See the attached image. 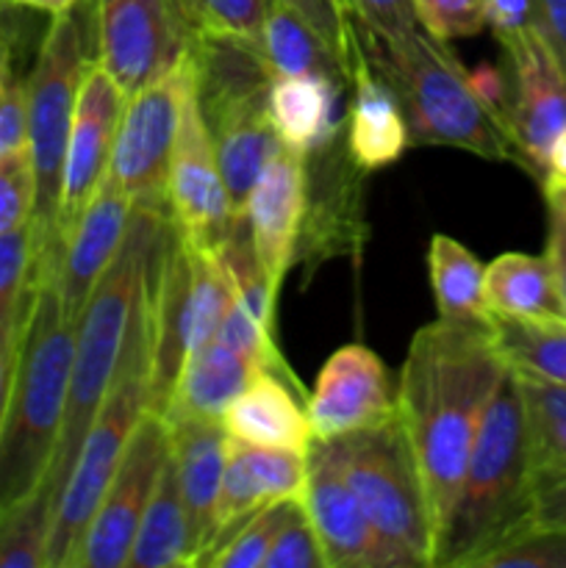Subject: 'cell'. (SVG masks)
Listing matches in <instances>:
<instances>
[{"label": "cell", "mask_w": 566, "mask_h": 568, "mask_svg": "<svg viewBox=\"0 0 566 568\" xmlns=\"http://www.w3.org/2000/svg\"><path fill=\"white\" fill-rule=\"evenodd\" d=\"M505 369L486 322L438 320L411 338L397 383V419L425 491L433 549L453 514L483 410Z\"/></svg>", "instance_id": "cell-1"}, {"label": "cell", "mask_w": 566, "mask_h": 568, "mask_svg": "<svg viewBox=\"0 0 566 568\" xmlns=\"http://www.w3.org/2000/svg\"><path fill=\"white\" fill-rule=\"evenodd\" d=\"M166 216H170L166 209L137 205L125 244L111 261L105 275L100 277L81 320H78L64 422H61L53 466L44 477V486L55 499L75 464L78 449H81L94 416L100 414L105 397L125 366L128 349L137 336L144 308H148L150 275H153Z\"/></svg>", "instance_id": "cell-2"}, {"label": "cell", "mask_w": 566, "mask_h": 568, "mask_svg": "<svg viewBox=\"0 0 566 568\" xmlns=\"http://www.w3.org/2000/svg\"><path fill=\"white\" fill-rule=\"evenodd\" d=\"M75 327L61 311L53 270H33L0 430V510L37 491L53 466L70 388Z\"/></svg>", "instance_id": "cell-3"}, {"label": "cell", "mask_w": 566, "mask_h": 568, "mask_svg": "<svg viewBox=\"0 0 566 568\" xmlns=\"http://www.w3.org/2000/svg\"><path fill=\"white\" fill-rule=\"evenodd\" d=\"M355 33L364 59L397 94L411 142L522 166L508 120L477 94L472 75L444 39L422 26L381 37L355 22Z\"/></svg>", "instance_id": "cell-4"}, {"label": "cell", "mask_w": 566, "mask_h": 568, "mask_svg": "<svg viewBox=\"0 0 566 568\" xmlns=\"http://www.w3.org/2000/svg\"><path fill=\"white\" fill-rule=\"evenodd\" d=\"M530 491L525 403L519 381L505 369L483 410L458 499L433 549V568H472L481 555L530 525Z\"/></svg>", "instance_id": "cell-5"}, {"label": "cell", "mask_w": 566, "mask_h": 568, "mask_svg": "<svg viewBox=\"0 0 566 568\" xmlns=\"http://www.w3.org/2000/svg\"><path fill=\"white\" fill-rule=\"evenodd\" d=\"M94 59V0H81L61 14H50L28 72V153L37 178L33 247L37 270H59L61 170L81 78Z\"/></svg>", "instance_id": "cell-6"}, {"label": "cell", "mask_w": 566, "mask_h": 568, "mask_svg": "<svg viewBox=\"0 0 566 568\" xmlns=\"http://www.w3.org/2000/svg\"><path fill=\"white\" fill-rule=\"evenodd\" d=\"M394 568H433V525L400 419L325 442Z\"/></svg>", "instance_id": "cell-7"}, {"label": "cell", "mask_w": 566, "mask_h": 568, "mask_svg": "<svg viewBox=\"0 0 566 568\" xmlns=\"http://www.w3.org/2000/svg\"><path fill=\"white\" fill-rule=\"evenodd\" d=\"M148 375H150V322L144 308L137 327L125 366L117 377L114 388L105 397L103 408L94 416L78 458L61 486L50 527L48 568H67L72 549L81 541L83 530L92 521L105 488L111 486L128 447L133 427L148 414Z\"/></svg>", "instance_id": "cell-8"}, {"label": "cell", "mask_w": 566, "mask_h": 568, "mask_svg": "<svg viewBox=\"0 0 566 568\" xmlns=\"http://www.w3.org/2000/svg\"><path fill=\"white\" fill-rule=\"evenodd\" d=\"M194 31L175 0H94V61L128 94L189 59Z\"/></svg>", "instance_id": "cell-9"}, {"label": "cell", "mask_w": 566, "mask_h": 568, "mask_svg": "<svg viewBox=\"0 0 566 568\" xmlns=\"http://www.w3.org/2000/svg\"><path fill=\"white\" fill-rule=\"evenodd\" d=\"M189 78L192 59L161 81L128 94L122 105L105 181L137 205L166 209V178Z\"/></svg>", "instance_id": "cell-10"}, {"label": "cell", "mask_w": 566, "mask_h": 568, "mask_svg": "<svg viewBox=\"0 0 566 568\" xmlns=\"http://www.w3.org/2000/svg\"><path fill=\"white\" fill-rule=\"evenodd\" d=\"M170 455V427L144 414L133 427L117 475L105 488L92 521L72 549L67 568H125L142 516L148 510L161 466Z\"/></svg>", "instance_id": "cell-11"}, {"label": "cell", "mask_w": 566, "mask_h": 568, "mask_svg": "<svg viewBox=\"0 0 566 568\" xmlns=\"http://www.w3.org/2000/svg\"><path fill=\"white\" fill-rule=\"evenodd\" d=\"M166 214L175 231L200 247H222V242L244 222L233 211L231 194L222 181L214 142L194 92V75L189 78L183 94L181 128L172 148Z\"/></svg>", "instance_id": "cell-12"}, {"label": "cell", "mask_w": 566, "mask_h": 568, "mask_svg": "<svg viewBox=\"0 0 566 568\" xmlns=\"http://www.w3.org/2000/svg\"><path fill=\"white\" fill-rule=\"evenodd\" d=\"M499 44L511 64V139L522 170L542 183L549 148L566 125V72L536 26L499 39Z\"/></svg>", "instance_id": "cell-13"}, {"label": "cell", "mask_w": 566, "mask_h": 568, "mask_svg": "<svg viewBox=\"0 0 566 568\" xmlns=\"http://www.w3.org/2000/svg\"><path fill=\"white\" fill-rule=\"evenodd\" d=\"M125 92L117 87L114 78L89 61L81 78L75 98V114H72L70 139H67L64 170H61V194H59V222H55V242L64 244L67 233L75 225L78 216L94 197L98 186L103 183L105 170L114 148L117 122H120Z\"/></svg>", "instance_id": "cell-14"}, {"label": "cell", "mask_w": 566, "mask_h": 568, "mask_svg": "<svg viewBox=\"0 0 566 568\" xmlns=\"http://www.w3.org/2000/svg\"><path fill=\"white\" fill-rule=\"evenodd\" d=\"M305 416L316 442H336L386 425L397 416V392H392L383 361L364 344L336 349L305 399Z\"/></svg>", "instance_id": "cell-15"}, {"label": "cell", "mask_w": 566, "mask_h": 568, "mask_svg": "<svg viewBox=\"0 0 566 568\" xmlns=\"http://www.w3.org/2000/svg\"><path fill=\"white\" fill-rule=\"evenodd\" d=\"M338 136L305 155V220L294 261L355 253L364 239L361 175H366Z\"/></svg>", "instance_id": "cell-16"}, {"label": "cell", "mask_w": 566, "mask_h": 568, "mask_svg": "<svg viewBox=\"0 0 566 568\" xmlns=\"http://www.w3.org/2000/svg\"><path fill=\"white\" fill-rule=\"evenodd\" d=\"M320 538L327 568H394L392 555L366 519L325 442H311L305 488L300 494Z\"/></svg>", "instance_id": "cell-17"}, {"label": "cell", "mask_w": 566, "mask_h": 568, "mask_svg": "<svg viewBox=\"0 0 566 568\" xmlns=\"http://www.w3.org/2000/svg\"><path fill=\"white\" fill-rule=\"evenodd\" d=\"M133 211L137 203L103 178L94 197L67 233L55 270V288H59L61 311L72 325H78L94 286L125 244Z\"/></svg>", "instance_id": "cell-18"}, {"label": "cell", "mask_w": 566, "mask_h": 568, "mask_svg": "<svg viewBox=\"0 0 566 568\" xmlns=\"http://www.w3.org/2000/svg\"><path fill=\"white\" fill-rule=\"evenodd\" d=\"M305 471H309V453L253 447L228 436L225 471H222V488L214 510V541L198 566H203V560L250 516L261 514L270 505L300 499L305 488Z\"/></svg>", "instance_id": "cell-19"}, {"label": "cell", "mask_w": 566, "mask_h": 568, "mask_svg": "<svg viewBox=\"0 0 566 568\" xmlns=\"http://www.w3.org/2000/svg\"><path fill=\"white\" fill-rule=\"evenodd\" d=\"M305 220V155L297 150H277L255 181L244 205V225L253 242L255 258L275 292L294 264L300 231Z\"/></svg>", "instance_id": "cell-20"}, {"label": "cell", "mask_w": 566, "mask_h": 568, "mask_svg": "<svg viewBox=\"0 0 566 568\" xmlns=\"http://www.w3.org/2000/svg\"><path fill=\"white\" fill-rule=\"evenodd\" d=\"M203 120L214 142L216 164L231 194L233 211L244 220V205L255 181L272 155L281 150V139L270 120V94L233 100L220 109L205 111Z\"/></svg>", "instance_id": "cell-21"}, {"label": "cell", "mask_w": 566, "mask_h": 568, "mask_svg": "<svg viewBox=\"0 0 566 568\" xmlns=\"http://www.w3.org/2000/svg\"><path fill=\"white\" fill-rule=\"evenodd\" d=\"M166 427L192 536V566H198L214 541V510L225 471L228 433L222 422H175Z\"/></svg>", "instance_id": "cell-22"}, {"label": "cell", "mask_w": 566, "mask_h": 568, "mask_svg": "<svg viewBox=\"0 0 566 568\" xmlns=\"http://www.w3.org/2000/svg\"><path fill=\"white\" fill-rule=\"evenodd\" d=\"M350 89H353V98H350L347 122H344L347 125L344 144H347L350 159L364 172L386 170L405 153L411 142L403 105L394 89L372 70L364 53L353 67Z\"/></svg>", "instance_id": "cell-23"}, {"label": "cell", "mask_w": 566, "mask_h": 568, "mask_svg": "<svg viewBox=\"0 0 566 568\" xmlns=\"http://www.w3.org/2000/svg\"><path fill=\"white\" fill-rule=\"evenodd\" d=\"M297 388L283 383L275 372H259L222 414V427L231 438L253 447L309 453L311 425L303 405L294 399Z\"/></svg>", "instance_id": "cell-24"}, {"label": "cell", "mask_w": 566, "mask_h": 568, "mask_svg": "<svg viewBox=\"0 0 566 568\" xmlns=\"http://www.w3.org/2000/svg\"><path fill=\"white\" fill-rule=\"evenodd\" d=\"M259 366L228 344L211 338L192 353L178 375L172 397L161 419L175 422H222L228 405L259 375Z\"/></svg>", "instance_id": "cell-25"}, {"label": "cell", "mask_w": 566, "mask_h": 568, "mask_svg": "<svg viewBox=\"0 0 566 568\" xmlns=\"http://www.w3.org/2000/svg\"><path fill=\"white\" fill-rule=\"evenodd\" d=\"M338 87L331 75L277 78L270 87V120L283 148L309 155L338 136Z\"/></svg>", "instance_id": "cell-26"}, {"label": "cell", "mask_w": 566, "mask_h": 568, "mask_svg": "<svg viewBox=\"0 0 566 568\" xmlns=\"http://www.w3.org/2000/svg\"><path fill=\"white\" fill-rule=\"evenodd\" d=\"M483 297L488 314L514 320H564L553 270L544 255L503 253L483 270Z\"/></svg>", "instance_id": "cell-27"}, {"label": "cell", "mask_w": 566, "mask_h": 568, "mask_svg": "<svg viewBox=\"0 0 566 568\" xmlns=\"http://www.w3.org/2000/svg\"><path fill=\"white\" fill-rule=\"evenodd\" d=\"M192 536L172 453L161 466L148 510L142 516L125 568H175L192 566Z\"/></svg>", "instance_id": "cell-28"}, {"label": "cell", "mask_w": 566, "mask_h": 568, "mask_svg": "<svg viewBox=\"0 0 566 568\" xmlns=\"http://www.w3.org/2000/svg\"><path fill=\"white\" fill-rule=\"evenodd\" d=\"M488 336L499 361L527 381L566 386V320H514L488 314Z\"/></svg>", "instance_id": "cell-29"}, {"label": "cell", "mask_w": 566, "mask_h": 568, "mask_svg": "<svg viewBox=\"0 0 566 568\" xmlns=\"http://www.w3.org/2000/svg\"><path fill=\"white\" fill-rule=\"evenodd\" d=\"M259 53L272 81L294 75H331L347 87L342 67L320 33L281 0H272L259 37Z\"/></svg>", "instance_id": "cell-30"}, {"label": "cell", "mask_w": 566, "mask_h": 568, "mask_svg": "<svg viewBox=\"0 0 566 568\" xmlns=\"http://www.w3.org/2000/svg\"><path fill=\"white\" fill-rule=\"evenodd\" d=\"M427 272H431L438 320L486 322L488 308L486 297H483V266L475 253H469L453 236L436 233L427 247Z\"/></svg>", "instance_id": "cell-31"}, {"label": "cell", "mask_w": 566, "mask_h": 568, "mask_svg": "<svg viewBox=\"0 0 566 568\" xmlns=\"http://www.w3.org/2000/svg\"><path fill=\"white\" fill-rule=\"evenodd\" d=\"M55 497L39 486L0 510V568H48Z\"/></svg>", "instance_id": "cell-32"}, {"label": "cell", "mask_w": 566, "mask_h": 568, "mask_svg": "<svg viewBox=\"0 0 566 568\" xmlns=\"http://www.w3.org/2000/svg\"><path fill=\"white\" fill-rule=\"evenodd\" d=\"M525 403L527 447L533 477L566 469V386L516 375Z\"/></svg>", "instance_id": "cell-33"}, {"label": "cell", "mask_w": 566, "mask_h": 568, "mask_svg": "<svg viewBox=\"0 0 566 568\" xmlns=\"http://www.w3.org/2000/svg\"><path fill=\"white\" fill-rule=\"evenodd\" d=\"M33 225L0 233V336H20V322L26 314L33 277Z\"/></svg>", "instance_id": "cell-34"}, {"label": "cell", "mask_w": 566, "mask_h": 568, "mask_svg": "<svg viewBox=\"0 0 566 568\" xmlns=\"http://www.w3.org/2000/svg\"><path fill=\"white\" fill-rule=\"evenodd\" d=\"M194 37L259 44L272 0H175Z\"/></svg>", "instance_id": "cell-35"}, {"label": "cell", "mask_w": 566, "mask_h": 568, "mask_svg": "<svg viewBox=\"0 0 566 568\" xmlns=\"http://www.w3.org/2000/svg\"><path fill=\"white\" fill-rule=\"evenodd\" d=\"M472 568H566V527L525 525Z\"/></svg>", "instance_id": "cell-36"}, {"label": "cell", "mask_w": 566, "mask_h": 568, "mask_svg": "<svg viewBox=\"0 0 566 568\" xmlns=\"http://www.w3.org/2000/svg\"><path fill=\"white\" fill-rule=\"evenodd\" d=\"M14 26L0 28V159L26 148L28 139V75L17 70Z\"/></svg>", "instance_id": "cell-37"}, {"label": "cell", "mask_w": 566, "mask_h": 568, "mask_svg": "<svg viewBox=\"0 0 566 568\" xmlns=\"http://www.w3.org/2000/svg\"><path fill=\"white\" fill-rule=\"evenodd\" d=\"M292 499L286 503H277L264 508L261 514L250 516L242 527L231 532L209 558L203 560V566L211 568H264L266 555H270L272 538H275L277 527L286 519V510Z\"/></svg>", "instance_id": "cell-38"}, {"label": "cell", "mask_w": 566, "mask_h": 568, "mask_svg": "<svg viewBox=\"0 0 566 568\" xmlns=\"http://www.w3.org/2000/svg\"><path fill=\"white\" fill-rule=\"evenodd\" d=\"M281 3L297 11L320 33V39L327 44L338 67H342L350 87L353 67L361 61V44L358 33H355V20L347 9V0H281Z\"/></svg>", "instance_id": "cell-39"}, {"label": "cell", "mask_w": 566, "mask_h": 568, "mask_svg": "<svg viewBox=\"0 0 566 568\" xmlns=\"http://www.w3.org/2000/svg\"><path fill=\"white\" fill-rule=\"evenodd\" d=\"M264 568H327L320 538H316L300 499L289 503L286 519L281 521L275 538H272Z\"/></svg>", "instance_id": "cell-40"}, {"label": "cell", "mask_w": 566, "mask_h": 568, "mask_svg": "<svg viewBox=\"0 0 566 568\" xmlns=\"http://www.w3.org/2000/svg\"><path fill=\"white\" fill-rule=\"evenodd\" d=\"M37 205V178L26 148L0 159V233L28 225Z\"/></svg>", "instance_id": "cell-41"}, {"label": "cell", "mask_w": 566, "mask_h": 568, "mask_svg": "<svg viewBox=\"0 0 566 568\" xmlns=\"http://www.w3.org/2000/svg\"><path fill=\"white\" fill-rule=\"evenodd\" d=\"M422 28L436 39H469L486 28L488 0H414Z\"/></svg>", "instance_id": "cell-42"}, {"label": "cell", "mask_w": 566, "mask_h": 568, "mask_svg": "<svg viewBox=\"0 0 566 568\" xmlns=\"http://www.w3.org/2000/svg\"><path fill=\"white\" fill-rule=\"evenodd\" d=\"M347 9L358 26L370 28L381 37H394V33L422 26L414 0H347Z\"/></svg>", "instance_id": "cell-43"}, {"label": "cell", "mask_w": 566, "mask_h": 568, "mask_svg": "<svg viewBox=\"0 0 566 568\" xmlns=\"http://www.w3.org/2000/svg\"><path fill=\"white\" fill-rule=\"evenodd\" d=\"M530 525L566 527V469L533 477Z\"/></svg>", "instance_id": "cell-44"}, {"label": "cell", "mask_w": 566, "mask_h": 568, "mask_svg": "<svg viewBox=\"0 0 566 568\" xmlns=\"http://www.w3.org/2000/svg\"><path fill=\"white\" fill-rule=\"evenodd\" d=\"M544 258L553 270L555 292H558V303L566 320V214L555 205H547V253Z\"/></svg>", "instance_id": "cell-45"}, {"label": "cell", "mask_w": 566, "mask_h": 568, "mask_svg": "<svg viewBox=\"0 0 566 568\" xmlns=\"http://www.w3.org/2000/svg\"><path fill=\"white\" fill-rule=\"evenodd\" d=\"M527 26H536L533 0H488L486 28H492L497 42Z\"/></svg>", "instance_id": "cell-46"}, {"label": "cell", "mask_w": 566, "mask_h": 568, "mask_svg": "<svg viewBox=\"0 0 566 568\" xmlns=\"http://www.w3.org/2000/svg\"><path fill=\"white\" fill-rule=\"evenodd\" d=\"M536 28L566 72V0H533Z\"/></svg>", "instance_id": "cell-47"}, {"label": "cell", "mask_w": 566, "mask_h": 568, "mask_svg": "<svg viewBox=\"0 0 566 568\" xmlns=\"http://www.w3.org/2000/svg\"><path fill=\"white\" fill-rule=\"evenodd\" d=\"M17 338H20V336H17ZM17 338H3V336H0V430H3L6 408H9L11 381H14Z\"/></svg>", "instance_id": "cell-48"}, {"label": "cell", "mask_w": 566, "mask_h": 568, "mask_svg": "<svg viewBox=\"0 0 566 568\" xmlns=\"http://www.w3.org/2000/svg\"><path fill=\"white\" fill-rule=\"evenodd\" d=\"M547 175H555V178H566V125L564 131L555 136L553 148H549V155H547Z\"/></svg>", "instance_id": "cell-49"}, {"label": "cell", "mask_w": 566, "mask_h": 568, "mask_svg": "<svg viewBox=\"0 0 566 568\" xmlns=\"http://www.w3.org/2000/svg\"><path fill=\"white\" fill-rule=\"evenodd\" d=\"M542 189H544V200H547V205H555V209H560L566 214V178L547 175L542 181Z\"/></svg>", "instance_id": "cell-50"}, {"label": "cell", "mask_w": 566, "mask_h": 568, "mask_svg": "<svg viewBox=\"0 0 566 568\" xmlns=\"http://www.w3.org/2000/svg\"><path fill=\"white\" fill-rule=\"evenodd\" d=\"M14 6H22V9H33V11H48V14H61V11L72 9L81 0H11Z\"/></svg>", "instance_id": "cell-51"}, {"label": "cell", "mask_w": 566, "mask_h": 568, "mask_svg": "<svg viewBox=\"0 0 566 568\" xmlns=\"http://www.w3.org/2000/svg\"><path fill=\"white\" fill-rule=\"evenodd\" d=\"M11 6V0H0V28L6 26V20H9V14H6V9Z\"/></svg>", "instance_id": "cell-52"}]
</instances>
